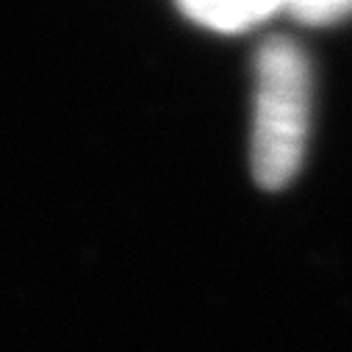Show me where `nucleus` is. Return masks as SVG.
I'll return each instance as SVG.
<instances>
[{
	"instance_id": "f257e3e1",
	"label": "nucleus",
	"mask_w": 352,
	"mask_h": 352,
	"mask_svg": "<svg viewBox=\"0 0 352 352\" xmlns=\"http://www.w3.org/2000/svg\"><path fill=\"white\" fill-rule=\"evenodd\" d=\"M311 131V67L289 36H272L255 58L252 178L261 189H286L302 166Z\"/></svg>"
},
{
	"instance_id": "f03ea898",
	"label": "nucleus",
	"mask_w": 352,
	"mask_h": 352,
	"mask_svg": "<svg viewBox=\"0 0 352 352\" xmlns=\"http://www.w3.org/2000/svg\"><path fill=\"white\" fill-rule=\"evenodd\" d=\"M280 3H289V0H184L192 17L225 31L252 25L275 12Z\"/></svg>"
},
{
	"instance_id": "7ed1b4c3",
	"label": "nucleus",
	"mask_w": 352,
	"mask_h": 352,
	"mask_svg": "<svg viewBox=\"0 0 352 352\" xmlns=\"http://www.w3.org/2000/svg\"><path fill=\"white\" fill-rule=\"evenodd\" d=\"M289 6L311 23H324L352 12V0H289Z\"/></svg>"
}]
</instances>
